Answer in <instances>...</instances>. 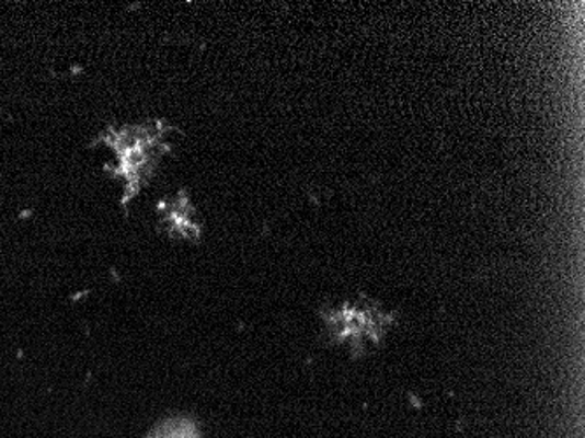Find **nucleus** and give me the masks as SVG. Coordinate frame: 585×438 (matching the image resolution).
I'll use <instances>...</instances> for the list:
<instances>
[{"label":"nucleus","mask_w":585,"mask_h":438,"mask_svg":"<svg viewBox=\"0 0 585 438\" xmlns=\"http://www.w3.org/2000/svg\"><path fill=\"white\" fill-rule=\"evenodd\" d=\"M162 216L171 232L181 233V235H198V224L195 221L197 210L192 206L186 193H180V197L174 200H167Z\"/></svg>","instance_id":"nucleus-2"},{"label":"nucleus","mask_w":585,"mask_h":438,"mask_svg":"<svg viewBox=\"0 0 585 438\" xmlns=\"http://www.w3.org/2000/svg\"><path fill=\"white\" fill-rule=\"evenodd\" d=\"M165 128L160 123L125 125L111 128L102 136V142L113 151V175L125 188L123 200H131L153 177L158 163L169 151Z\"/></svg>","instance_id":"nucleus-1"}]
</instances>
